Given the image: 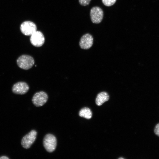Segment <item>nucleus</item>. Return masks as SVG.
Listing matches in <instances>:
<instances>
[{
    "label": "nucleus",
    "mask_w": 159,
    "mask_h": 159,
    "mask_svg": "<svg viewBox=\"0 0 159 159\" xmlns=\"http://www.w3.org/2000/svg\"><path fill=\"white\" fill-rule=\"evenodd\" d=\"M30 41L34 46L39 47L44 44L45 38L43 33L39 31H36L31 35Z\"/></svg>",
    "instance_id": "obj_7"
},
{
    "label": "nucleus",
    "mask_w": 159,
    "mask_h": 159,
    "mask_svg": "<svg viewBox=\"0 0 159 159\" xmlns=\"http://www.w3.org/2000/svg\"><path fill=\"white\" fill-rule=\"evenodd\" d=\"M43 144L44 148L47 152H52L56 147L57 140L56 138L52 134H47L44 138Z\"/></svg>",
    "instance_id": "obj_2"
},
{
    "label": "nucleus",
    "mask_w": 159,
    "mask_h": 159,
    "mask_svg": "<svg viewBox=\"0 0 159 159\" xmlns=\"http://www.w3.org/2000/svg\"><path fill=\"white\" fill-rule=\"evenodd\" d=\"M109 96L105 92H101L98 94L96 99L95 102L98 106L101 105L105 102L108 100Z\"/></svg>",
    "instance_id": "obj_10"
},
{
    "label": "nucleus",
    "mask_w": 159,
    "mask_h": 159,
    "mask_svg": "<svg viewBox=\"0 0 159 159\" xmlns=\"http://www.w3.org/2000/svg\"><path fill=\"white\" fill-rule=\"evenodd\" d=\"M37 133L34 130H31L22 138L21 145L24 148L28 149L33 143L36 138Z\"/></svg>",
    "instance_id": "obj_4"
},
{
    "label": "nucleus",
    "mask_w": 159,
    "mask_h": 159,
    "mask_svg": "<svg viewBox=\"0 0 159 159\" xmlns=\"http://www.w3.org/2000/svg\"><path fill=\"white\" fill-rule=\"evenodd\" d=\"M17 63L20 68L24 69L27 70L32 67L34 64V61L31 56L23 55L17 59Z\"/></svg>",
    "instance_id": "obj_1"
},
{
    "label": "nucleus",
    "mask_w": 159,
    "mask_h": 159,
    "mask_svg": "<svg viewBox=\"0 0 159 159\" xmlns=\"http://www.w3.org/2000/svg\"><path fill=\"white\" fill-rule=\"evenodd\" d=\"M91 0H79L80 4L83 6H86L88 5Z\"/></svg>",
    "instance_id": "obj_13"
},
{
    "label": "nucleus",
    "mask_w": 159,
    "mask_h": 159,
    "mask_svg": "<svg viewBox=\"0 0 159 159\" xmlns=\"http://www.w3.org/2000/svg\"><path fill=\"white\" fill-rule=\"evenodd\" d=\"M90 15L91 20L95 24H99L103 17V12L102 9L98 6H94L91 8Z\"/></svg>",
    "instance_id": "obj_3"
},
{
    "label": "nucleus",
    "mask_w": 159,
    "mask_h": 159,
    "mask_svg": "<svg viewBox=\"0 0 159 159\" xmlns=\"http://www.w3.org/2000/svg\"><path fill=\"white\" fill-rule=\"evenodd\" d=\"M154 132L156 135L159 137V123L155 126L154 129Z\"/></svg>",
    "instance_id": "obj_14"
},
{
    "label": "nucleus",
    "mask_w": 159,
    "mask_h": 159,
    "mask_svg": "<svg viewBox=\"0 0 159 159\" xmlns=\"http://www.w3.org/2000/svg\"><path fill=\"white\" fill-rule=\"evenodd\" d=\"M48 96L44 91H40L35 93L33 96L32 101L36 107H41L44 105L47 101Z\"/></svg>",
    "instance_id": "obj_5"
},
{
    "label": "nucleus",
    "mask_w": 159,
    "mask_h": 159,
    "mask_svg": "<svg viewBox=\"0 0 159 159\" xmlns=\"http://www.w3.org/2000/svg\"><path fill=\"white\" fill-rule=\"evenodd\" d=\"M29 88L28 85L26 82H20L14 85L12 88V91L14 94L23 95L28 91Z\"/></svg>",
    "instance_id": "obj_9"
},
{
    "label": "nucleus",
    "mask_w": 159,
    "mask_h": 159,
    "mask_svg": "<svg viewBox=\"0 0 159 159\" xmlns=\"http://www.w3.org/2000/svg\"><path fill=\"white\" fill-rule=\"evenodd\" d=\"M37 29L36 25L34 22L30 21L23 22L20 26L21 32L26 36H31L37 31Z\"/></svg>",
    "instance_id": "obj_6"
},
{
    "label": "nucleus",
    "mask_w": 159,
    "mask_h": 159,
    "mask_svg": "<svg viewBox=\"0 0 159 159\" xmlns=\"http://www.w3.org/2000/svg\"><path fill=\"white\" fill-rule=\"evenodd\" d=\"M119 159H124V158H119Z\"/></svg>",
    "instance_id": "obj_16"
},
{
    "label": "nucleus",
    "mask_w": 159,
    "mask_h": 159,
    "mask_svg": "<svg viewBox=\"0 0 159 159\" xmlns=\"http://www.w3.org/2000/svg\"><path fill=\"white\" fill-rule=\"evenodd\" d=\"M93 38L92 35L87 33L82 36L79 42V45L81 48L87 49L90 48L92 46Z\"/></svg>",
    "instance_id": "obj_8"
},
{
    "label": "nucleus",
    "mask_w": 159,
    "mask_h": 159,
    "mask_svg": "<svg viewBox=\"0 0 159 159\" xmlns=\"http://www.w3.org/2000/svg\"><path fill=\"white\" fill-rule=\"evenodd\" d=\"M9 159V158L5 156H3L0 157V159Z\"/></svg>",
    "instance_id": "obj_15"
},
{
    "label": "nucleus",
    "mask_w": 159,
    "mask_h": 159,
    "mask_svg": "<svg viewBox=\"0 0 159 159\" xmlns=\"http://www.w3.org/2000/svg\"><path fill=\"white\" fill-rule=\"evenodd\" d=\"M79 116L87 119L91 118L92 113L91 110L89 108L85 107L82 108L79 111Z\"/></svg>",
    "instance_id": "obj_11"
},
{
    "label": "nucleus",
    "mask_w": 159,
    "mask_h": 159,
    "mask_svg": "<svg viewBox=\"0 0 159 159\" xmlns=\"http://www.w3.org/2000/svg\"><path fill=\"white\" fill-rule=\"evenodd\" d=\"M117 0H102L103 4L105 6H110L113 5Z\"/></svg>",
    "instance_id": "obj_12"
}]
</instances>
